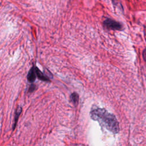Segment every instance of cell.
I'll return each instance as SVG.
<instances>
[{"mask_svg": "<svg viewBox=\"0 0 146 146\" xmlns=\"http://www.w3.org/2000/svg\"><path fill=\"white\" fill-rule=\"evenodd\" d=\"M27 78L28 81L30 82H33L35 80V79L36 78V71H35V66H33V67H31V68L29 71Z\"/></svg>", "mask_w": 146, "mask_h": 146, "instance_id": "obj_3", "label": "cell"}, {"mask_svg": "<svg viewBox=\"0 0 146 146\" xmlns=\"http://www.w3.org/2000/svg\"><path fill=\"white\" fill-rule=\"evenodd\" d=\"M79 95L76 92H73L70 95V101L75 105L76 106L79 102Z\"/></svg>", "mask_w": 146, "mask_h": 146, "instance_id": "obj_5", "label": "cell"}, {"mask_svg": "<svg viewBox=\"0 0 146 146\" xmlns=\"http://www.w3.org/2000/svg\"><path fill=\"white\" fill-rule=\"evenodd\" d=\"M143 57L144 61L146 63V48H144L143 51Z\"/></svg>", "mask_w": 146, "mask_h": 146, "instance_id": "obj_7", "label": "cell"}, {"mask_svg": "<svg viewBox=\"0 0 146 146\" xmlns=\"http://www.w3.org/2000/svg\"><path fill=\"white\" fill-rule=\"evenodd\" d=\"M35 85H32V86H30V89H29V91H30V92L33 91V90L35 89Z\"/></svg>", "mask_w": 146, "mask_h": 146, "instance_id": "obj_8", "label": "cell"}, {"mask_svg": "<svg viewBox=\"0 0 146 146\" xmlns=\"http://www.w3.org/2000/svg\"><path fill=\"white\" fill-rule=\"evenodd\" d=\"M103 25L107 30H122L123 29V25L120 22L111 18H106L103 21Z\"/></svg>", "mask_w": 146, "mask_h": 146, "instance_id": "obj_2", "label": "cell"}, {"mask_svg": "<svg viewBox=\"0 0 146 146\" xmlns=\"http://www.w3.org/2000/svg\"><path fill=\"white\" fill-rule=\"evenodd\" d=\"M21 112H22V108L21 107H18V108L15 111V117H14V123L13 124V129H14V128L15 127L17 120H18L19 116L20 115V113H21Z\"/></svg>", "mask_w": 146, "mask_h": 146, "instance_id": "obj_6", "label": "cell"}, {"mask_svg": "<svg viewBox=\"0 0 146 146\" xmlns=\"http://www.w3.org/2000/svg\"><path fill=\"white\" fill-rule=\"evenodd\" d=\"M35 71H36V76L40 80L43 81H46V82H50V79L48 77H47L46 75H44L42 72H41L40 70L38 68V67H35Z\"/></svg>", "mask_w": 146, "mask_h": 146, "instance_id": "obj_4", "label": "cell"}, {"mask_svg": "<svg viewBox=\"0 0 146 146\" xmlns=\"http://www.w3.org/2000/svg\"><path fill=\"white\" fill-rule=\"evenodd\" d=\"M90 115L92 120L98 121L102 127L113 133H117L119 132V123L115 116L104 108L92 106Z\"/></svg>", "mask_w": 146, "mask_h": 146, "instance_id": "obj_1", "label": "cell"}]
</instances>
